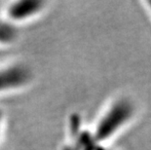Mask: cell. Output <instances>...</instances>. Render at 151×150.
<instances>
[{
	"mask_svg": "<svg viewBox=\"0 0 151 150\" xmlns=\"http://www.w3.org/2000/svg\"><path fill=\"white\" fill-rule=\"evenodd\" d=\"M139 111L137 101L131 95L122 93L112 97L89 130L94 143L98 147H106L133 124Z\"/></svg>",
	"mask_w": 151,
	"mask_h": 150,
	"instance_id": "1",
	"label": "cell"
},
{
	"mask_svg": "<svg viewBox=\"0 0 151 150\" xmlns=\"http://www.w3.org/2000/svg\"><path fill=\"white\" fill-rule=\"evenodd\" d=\"M33 81V70L27 62L12 60L0 65V97L24 91Z\"/></svg>",
	"mask_w": 151,
	"mask_h": 150,
	"instance_id": "2",
	"label": "cell"
},
{
	"mask_svg": "<svg viewBox=\"0 0 151 150\" xmlns=\"http://www.w3.org/2000/svg\"><path fill=\"white\" fill-rule=\"evenodd\" d=\"M50 2L43 0H13L3 3L2 12L5 19L17 28L36 21L49 9Z\"/></svg>",
	"mask_w": 151,
	"mask_h": 150,
	"instance_id": "3",
	"label": "cell"
},
{
	"mask_svg": "<svg viewBox=\"0 0 151 150\" xmlns=\"http://www.w3.org/2000/svg\"><path fill=\"white\" fill-rule=\"evenodd\" d=\"M19 37V28L5 19L2 12V2H0V48H8L15 45Z\"/></svg>",
	"mask_w": 151,
	"mask_h": 150,
	"instance_id": "4",
	"label": "cell"
},
{
	"mask_svg": "<svg viewBox=\"0 0 151 150\" xmlns=\"http://www.w3.org/2000/svg\"><path fill=\"white\" fill-rule=\"evenodd\" d=\"M5 113L1 108H0V141L2 139V136H3V133H4V131H5Z\"/></svg>",
	"mask_w": 151,
	"mask_h": 150,
	"instance_id": "5",
	"label": "cell"
},
{
	"mask_svg": "<svg viewBox=\"0 0 151 150\" xmlns=\"http://www.w3.org/2000/svg\"><path fill=\"white\" fill-rule=\"evenodd\" d=\"M142 4L144 6V9L147 12V14L151 18V0H144V1H142Z\"/></svg>",
	"mask_w": 151,
	"mask_h": 150,
	"instance_id": "6",
	"label": "cell"
},
{
	"mask_svg": "<svg viewBox=\"0 0 151 150\" xmlns=\"http://www.w3.org/2000/svg\"><path fill=\"white\" fill-rule=\"evenodd\" d=\"M96 150H109L107 147H97Z\"/></svg>",
	"mask_w": 151,
	"mask_h": 150,
	"instance_id": "7",
	"label": "cell"
}]
</instances>
